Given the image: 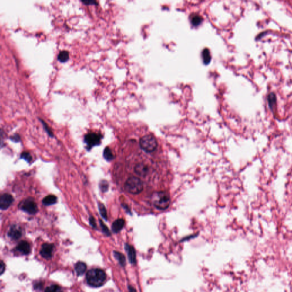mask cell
I'll use <instances>...</instances> for the list:
<instances>
[{"instance_id": "1", "label": "cell", "mask_w": 292, "mask_h": 292, "mask_svg": "<svg viewBox=\"0 0 292 292\" xmlns=\"http://www.w3.org/2000/svg\"><path fill=\"white\" fill-rule=\"evenodd\" d=\"M106 274L101 269H92L86 274L87 282L92 287H99L105 281Z\"/></svg>"}, {"instance_id": "2", "label": "cell", "mask_w": 292, "mask_h": 292, "mask_svg": "<svg viewBox=\"0 0 292 292\" xmlns=\"http://www.w3.org/2000/svg\"><path fill=\"white\" fill-rule=\"evenodd\" d=\"M153 206L158 209L164 210L168 208L171 203L169 195L167 192L160 191L154 193L151 197Z\"/></svg>"}, {"instance_id": "3", "label": "cell", "mask_w": 292, "mask_h": 292, "mask_svg": "<svg viewBox=\"0 0 292 292\" xmlns=\"http://www.w3.org/2000/svg\"><path fill=\"white\" fill-rule=\"evenodd\" d=\"M125 189L131 194L138 195L143 190V183L139 177H129L125 182Z\"/></svg>"}, {"instance_id": "4", "label": "cell", "mask_w": 292, "mask_h": 292, "mask_svg": "<svg viewBox=\"0 0 292 292\" xmlns=\"http://www.w3.org/2000/svg\"><path fill=\"white\" fill-rule=\"evenodd\" d=\"M139 144L141 149L147 153H152L158 147L156 138L152 135H146L140 139Z\"/></svg>"}, {"instance_id": "5", "label": "cell", "mask_w": 292, "mask_h": 292, "mask_svg": "<svg viewBox=\"0 0 292 292\" xmlns=\"http://www.w3.org/2000/svg\"><path fill=\"white\" fill-rule=\"evenodd\" d=\"M19 209L30 215H34L38 212V206L33 198L29 197L21 201L18 206Z\"/></svg>"}, {"instance_id": "6", "label": "cell", "mask_w": 292, "mask_h": 292, "mask_svg": "<svg viewBox=\"0 0 292 292\" xmlns=\"http://www.w3.org/2000/svg\"><path fill=\"white\" fill-rule=\"evenodd\" d=\"M101 135L94 133H89L85 136L84 141L86 144L87 149L88 150L92 149L93 147L99 145L101 143Z\"/></svg>"}, {"instance_id": "7", "label": "cell", "mask_w": 292, "mask_h": 292, "mask_svg": "<svg viewBox=\"0 0 292 292\" xmlns=\"http://www.w3.org/2000/svg\"><path fill=\"white\" fill-rule=\"evenodd\" d=\"M14 201V198L9 193H4L0 197V208L2 210L9 208Z\"/></svg>"}, {"instance_id": "8", "label": "cell", "mask_w": 292, "mask_h": 292, "mask_svg": "<svg viewBox=\"0 0 292 292\" xmlns=\"http://www.w3.org/2000/svg\"><path fill=\"white\" fill-rule=\"evenodd\" d=\"M53 249H54V245L48 244V243L43 244L42 245L41 249L40 251V254L43 258L50 259L52 256Z\"/></svg>"}, {"instance_id": "9", "label": "cell", "mask_w": 292, "mask_h": 292, "mask_svg": "<svg viewBox=\"0 0 292 292\" xmlns=\"http://www.w3.org/2000/svg\"><path fill=\"white\" fill-rule=\"evenodd\" d=\"M125 248L128 255L129 263L132 265H135L136 263V254L134 248L129 244H125Z\"/></svg>"}, {"instance_id": "10", "label": "cell", "mask_w": 292, "mask_h": 292, "mask_svg": "<svg viewBox=\"0 0 292 292\" xmlns=\"http://www.w3.org/2000/svg\"><path fill=\"white\" fill-rule=\"evenodd\" d=\"M22 233L21 228L18 225H12L8 233V235L12 239L17 240L22 236Z\"/></svg>"}, {"instance_id": "11", "label": "cell", "mask_w": 292, "mask_h": 292, "mask_svg": "<svg viewBox=\"0 0 292 292\" xmlns=\"http://www.w3.org/2000/svg\"><path fill=\"white\" fill-rule=\"evenodd\" d=\"M134 171L138 176L144 177L149 173V166L143 163H138L135 167Z\"/></svg>"}, {"instance_id": "12", "label": "cell", "mask_w": 292, "mask_h": 292, "mask_svg": "<svg viewBox=\"0 0 292 292\" xmlns=\"http://www.w3.org/2000/svg\"><path fill=\"white\" fill-rule=\"evenodd\" d=\"M16 249L19 252L24 254L25 255H28L30 253L31 248L28 242L26 241H22L19 243L16 247Z\"/></svg>"}, {"instance_id": "13", "label": "cell", "mask_w": 292, "mask_h": 292, "mask_svg": "<svg viewBox=\"0 0 292 292\" xmlns=\"http://www.w3.org/2000/svg\"><path fill=\"white\" fill-rule=\"evenodd\" d=\"M125 221L122 219H118L112 223V230L114 233H118L125 225Z\"/></svg>"}, {"instance_id": "14", "label": "cell", "mask_w": 292, "mask_h": 292, "mask_svg": "<svg viewBox=\"0 0 292 292\" xmlns=\"http://www.w3.org/2000/svg\"><path fill=\"white\" fill-rule=\"evenodd\" d=\"M57 201V197L54 195H48L45 197L42 200V204L45 206H52L56 204Z\"/></svg>"}, {"instance_id": "15", "label": "cell", "mask_w": 292, "mask_h": 292, "mask_svg": "<svg viewBox=\"0 0 292 292\" xmlns=\"http://www.w3.org/2000/svg\"><path fill=\"white\" fill-rule=\"evenodd\" d=\"M86 265L83 262H78L75 266V269L77 272V275L81 276L86 270Z\"/></svg>"}, {"instance_id": "16", "label": "cell", "mask_w": 292, "mask_h": 292, "mask_svg": "<svg viewBox=\"0 0 292 292\" xmlns=\"http://www.w3.org/2000/svg\"><path fill=\"white\" fill-rule=\"evenodd\" d=\"M114 257H115V259L118 260V261L119 262L120 265L122 267H125V265H126V258H125V256L123 254L120 253L119 252H117V251H114Z\"/></svg>"}, {"instance_id": "17", "label": "cell", "mask_w": 292, "mask_h": 292, "mask_svg": "<svg viewBox=\"0 0 292 292\" xmlns=\"http://www.w3.org/2000/svg\"><path fill=\"white\" fill-rule=\"evenodd\" d=\"M202 58L203 62L205 64H208L210 62L211 60V55L210 50L208 49H205L204 50H203L202 53Z\"/></svg>"}, {"instance_id": "18", "label": "cell", "mask_w": 292, "mask_h": 292, "mask_svg": "<svg viewBox=\"0 0 292 292\" xmlns=\"http://www.w3.org/2000/svg\"><path fill=\"white\" fill-rule=\"evenodd\" d=\"M69 59V54L67 51H61L58 55V59L59 62L64 63L67 62Z\"/></svg>"}, {"instance_id": "19", "label": "cell", "mask_w": 292, "mask_h": 292, "mask_svg": "<svg viewBox=\"0 0 292 292\" xmlns=\"http://www.w3.org/2000/svg\"><path fill=\"white\" fill-rule=\"evenodd\" d=\"M202 21H203V18L199 15H193L191 17V22L195 26L199 25L201 24Z\"/></svg>"}, {"instance_id": "20", "label": "cell", "mask_w": 292, "mask_h": 292, "mask_svg": "<svg viewBox=\"0 0 292 292\" xmlns=\"http://www.w3.org/2000/svg\"><path fill=\"white\" fill-rule=\"evenodd\" d=\"M268 102L269 106L271 109H273L274 106L276 103V96L274 93L271 92L268 96Z\"/></svg>"}, {"instance_id": "21", "label": "cell", "mask_w": 292, "mask_h": 292, "mask_svg": "<svg viewBox=\"0 0 292 292\" xmlns=\"http://www.w3.org/2000/svg\"><path fill=\"white\" fill-rule=\"evenodd\" d=\"M103 157L107 161H111L114 159V155L109 147H106L103 151Z\"/></svg>"}, {"instance_id": "22", "label": "cell", "mask_w": 292, "mask_h": 292, "mask_svg": "<svg viewBox=\"0 0 292 292\" xmlns=\"http://www.w3.org/2000/svg\"><path fill=\"white\" fill-rule=\"evenodd\" d=\"M98 208L102 217L105 220H107V210H106L105 206H104L103 204L100 203L98 204Z\"/></svg>"}, {"instance_id": "23", "label": "cell", "mask_w": 292, "mask_h": 292, "mask_svg": "<svg viewBox=\"0 0 292 292\" xmlns=\"http://www.w3.org/2000/svg\"><path fill=\"white\" fill-rule=\"evenodd\" d=\"M45 292H62V290L61 287L58 285H53L47 287Z\"/></svg>"}, {"instance_id": "24", "label": "cell", "mask_w": 292, "mask_h": 292, "mask_svg": "<svg viewBox=\"0 0 292 292\" xmlns=\"http://www.w3.org/2000/svg\"><path fill=\"white\" fill-rule=\"evenodd\" d=\"M109 183L106 180H102L99 183V188L101 191L103 192H105L108 191L109 189Z\"/></svg>"}, {"instance_id": "25", "label": "cell", "mask_w": 292, "mask_h": 292, "mask_svg": "<svg viewBox=\"0 0 292 292\" xmlns=\"http://www.w3.org/2000/svg\"><path fill=\"white\" fill-rule=\"evenodd\" d=\"M21 158L23 159L28 163L31 162V161L32 160V156L28 152H23L21 155Z\"/></svg>"}, {"instance_id": "26", "label": "cell", "mask_w": 292, "mask_h": 292, "mask_svg": "<svg viewBox=\"0 0 292 292\" xmlns=\"http://www.w3.org/2000/svg\"><path fill=\"white\" fill-rule=\"evenodd\" d=\"M99 223H100V225H101V228H102L103 232L107 236H110L111 233L110 230H109V228H107V227L103 223V222L101 220H99Z\"/></svg>"}, {"instance_id": "27", "label": "cell", "mask_w": 292, "mask_h": 292, "mask_svg": "<svg viewBox=\"0 0 292 292\" xmlns=\"http://www.w3.org/2000/svg\"><path fill=\"white\" fill-rule=\"evenodd\" d=\"M40 120H41V122H42V125H43V127H44V129H45V131H46V133H48V135H49L50 137H53L54 135H53V133H52V130L50 129L48 127V125H47L45 122H44L42 120L40 119Z\"/></svg>"}, {"instance_id": "28", "label": "cell", "mask_w": 292, "mask_h": 292, "mask_svg": "<svg viewBox=\"0 0 292 292\" xmlns=\"http://www.w3.org/2000/svg\"><path fill=\"white\" fill-rule=\"evenodd\" d=\"M82 2L85 5H98V2L93 0H85V1H82Z\"/></svg>"}, {"instance_id": "29", "label": "cell", "mask_w": 292, "mask_h": 292, "mask_svg": "<svg viewBox=\"0 0 292 292\" xmlns=\"http://www.w3.org/2000/svg\"><path fill=\"white\" fill-rule=\"evenodd\" d=\"M10 139L11 140H12L13 142H18L20 141V136L18 134H15L13 135H12L10 137Z\"/></svg>"}, {"instance_id": "30", "label": "cell", "mask_w": 292, "mask_h": 292, "mask_svg": "<svg viewBox=\"0 0 292 292\" xmlns=\"http://www.w3.org/2000/svg\"><path fill=\"white\" fill-rule=\"evenodd\" d=\"M89 223H90V224L92 227H93L94 228H96V220H95V219L94 218L93 216H90Z\"/></svg>"}, {"instance_id": "31", "label": "cell", "mask_w": 292, "mask_h": 292, "mask_svg": "<svg viewBox=\"0 0 292 292\" xmlns=\"http://www.w3.org/2000/svg\"><path fill=\"white\" fill-rule=\"evenodd\" d=\"M5 264L4 263V262L2 261H1V265H0V273L1 274H2V273H4V272L5 271Z\"/></svg>"}, {"instance_id": "32", "label": "cell", "mask_w": 292, "mask_h": 292, "mask_svg": "<svg viewBox=\"0 0 292 292\" xmlns=\"http://www.w3.org/2000/svg\"><path fill=\"white\" fill-rule=\"evenodd\" d=\"M128 289H129V292H137L135 289H134L133 287L130 286V285L128 287Z\"/></svg>"}]
</instances>
